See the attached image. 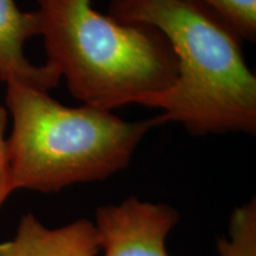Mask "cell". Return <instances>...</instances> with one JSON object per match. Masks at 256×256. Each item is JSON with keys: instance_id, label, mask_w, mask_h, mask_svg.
<instances>
[{"instance_id": "obj_2", "label": "cell", "mask_w": 256, "mask_h": 256, "mask_svg": "<svg viewBox=\"0 0 256 256\" xmlns=\"http://www.w3.org/2000/svg\"><path fill=\"white\" fill-rule=\"evenodd\" d=\"M48 62L74 98L112 112L144 104L177 78V58L156 28L102 14L92 0H37Z\"/></svg>"}, {"instance_id": "obj_8", "label": "cell", "mask_w": 256, "mask_h": 256, "mask_svg": "<svg viewBox=\"0 0 256 256\" xmlns=\"http://www.w3.org/2000/svg\"><path fill=\"white\" fill-rule=\"evenodd\" d=\"M210 10L240 40H256V0H190Z\"/></svg>"}, {"instance_id": "obj_9", "label": "cell", "mask_w": 256, "mask_h": 256, "mask_svg": "<svg viewBox=\"0 0 256 256\" xmlns=\"http://www.w3.org/2000/svg\"><path fill=\"white\" fill-rule=\"evenodd\" d=\"M8 112L6 108L0 107V208L8 200V197L14 191L12 184L11 171H10L8 138L5 136L8 127Z\"/></svg>"}, {"instance_id": "obj_6", "label": "cell", "mask_w": 256, "mask_h": 256, "mask_svg": "<svg viewBox=\"0 0 256 256\" xmlns=\"http://www.w3.org/2000/svg\"><path fill=\"white\" fill-rule=\"evenodd\" d=\"M98 252L95 224L87 218L48 228L34 214H25L14 238L0 243V256H98Z\"/></svg>"}, {"instance_id": "obj_7", "label": "cell", "mask_w": 256, "mask_h": 256, "mask_svg": "<svg viewBox=\"0 0 256 256\" xmlns=\"http://www.w3.org/2000/svg\"><path fill=\"white\" fill-rule=\"evenodd\" d=\"M217 256H256V202L234 210L229 238L220 240Z\"/></svg>"}, {"instance_id": "obj_5", "label": "cell", "mask_w": 256, "mask_h": 256, "mask_svg": "<svg viewBox=\"0 0 256 256\" xmlns=\"http://www.w3.org/2000/svg\"><path fill=\"white\" fill-rule=\"evenodd\" d=\"M34 36H40L37 12H23L14 0H0V80L49 92L62 78L51 64L36 66L25 57V43Z\"/></svg>"}, {"instance_id": "obj_1", "label": "cell", "mask_w": 256, "mask_h": 256, "mask_svg": "<svg viewBox=\"0 0 256 256\" xmlns=\"http://www.w3.org/2000/svg\"><path fill=\"white\" fill-rule=\"evenodd\" d=\"M108 14L156 28L174 50V83L142 104L162 110L159 124L192 136L256 132V76L241 40L210 10L190 0H110Z\"/></svg>"}, {"instance_id": "obj_4", "label": "cell", "mask_w": 256, "mask_h": 256, "mask_svg": "<svg viewBox=\"0 0 256 256\" xmlns=\"http://www.w3.org/2000/svg\"><path fill=\"white\" fill-rule=\"evenodd\" d=\"M178 220L168 204L138 197L98 208L94 224L101 256H170L166 240Z\"/></svg>"}, {"instance_id": "obj_3", "label": "cell", "mask_w": 256, "mask_h": 256, "mask_svg": "<svg viewBox=\"0 0 256 256\" xmlns=\"http://www.w3.org/2000/svg\"><path fill=\"white\" fill-rule=\"evenodd\" d=\"M12 116L8 138L14 188L57 192L104 180L130 165L156 118L127 121L113 112L83 104L66 107L40 92L6 84Z\"/></svg>"}]
</instances>
